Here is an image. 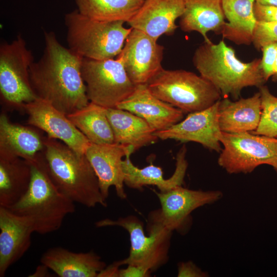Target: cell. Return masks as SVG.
Returning a JSON list of instances; mask_svg holds the SVG:
<instances>
[{
    "instance_id": "6da1fadb",
    "label": "cell",
    "mask_w": 277,
    "mask_h": 277,
    "mask_svg": "<svg viewBox=\"0 0 277 277\" xmlns=\"http://www.w3.org/2000/svg\"><path fill=\"white\" fill-rule=\"evenodd\" d=\"M44 41L42 56L30 67V84L37 98L67 115L89 103L81 73L84 57L63 46L52 31H44Z\"/></svg>"
},
{
    "instance_id": "7a4b0ae2",
    "label": "cell",
    "mask_w": 277,
    "mask_h": 277,
    "mask_svg": "<svg viewBox=\"0 0 277 277\" xmlns=\"http://www.w3.org/2000/svg\"><path fill=\"white\" fill-rule=\"evenodd\" d=\"M261 59L249 62L240 60L234 50L224 40L214 44L204 42L195 50L193 63L201 76L219 91L221 96L237 99L248 87H260L266 81Z\"/></svg>"
},
{
    "instance_id": "3957f363",
    "label": "cell",
    "mask_w": 277,
    "mask_h": 277,
    "mask_svg": "<svg viewBox=\"0 0 277 277\" xmlns=\"http://www.w3.org/2000/svg\"><path fill=\"white\" fill-rule=\"evenodd\" d=\"M43 154L52 181L64 195L87 207L107 206L97 177L85 154L47 136Z\"/></svg>"
},
{
    "instance_id": "277c9868",
    "label": "cell",
    "mask_w": 277,
    "mask_h": 277,
    "mask_svg": "<svg viewBox=\"0 0 277 277\" xmlns=\"http://www.w3.org/2000/svg\"><path fill=\"white\" fill-rule=\"evenodd\" d=\"M31 178L25 194L8 208L28 217L34 232L46 234L58 230L65 217L74 212L75 203L55 186L47 169L43 151L30 162Z\"/></svg>"
},
{
    "instance_id": "5b68a950",
    "label": "cell",
    "mask_w": 277,
    "mask_h": 277,
    "mask_svg": "<svg viewBox=\"0 0 277 277\" xmlns=\"http://www.w3.org/2000/svg\"><path fill=\"white\" fill-rule=\"evenodd\" d=\"M68 48L84 58L96 60L118 56L132 29L125 22H102L82 15L78 10L65 14Z\"/></svg>"
},
{
    "instance_id": "8992f818",
    "label": "cell",
    "mask_w": 277,
    "mask_h": 277,
    "mask_svg": "<svg viewBox=\"0 0 277 277\" xmlns=\"http://www.w3.org/2000/svg\"><path fill=\"white\" fill-rule=\"evenodd\" d=\"M146 84L157 98L184 112L204 110L221 97L211 83L200 75L184 70L163 68Z\"/></svg>"
},
{
    "instance_id": "52a82bcc",
    "label": "cell",
    "mask_w": 277,
    "mask_h": 277,
    "mask_svg": "<svg viewBox=\"0 0 277 277\" xmlns=\"http://www.w3.org/2000/svg\"><path fill=\"white\" fill-rule=\"evenodd\" d=\"M148 219V235L144 232L143 222L132 215L116 220L105 219L95 223L97 227L118 226L128 232L129 254L126 259L116 262L120 266L136 265L152 272L167 262L172 231L160 223Z\"/></svg>"
},
{
    "instance_id": "ba28073f",
    "label": "cell",
    "mask_w": 277,
    "mask_h": 277,
    "mask_svg": "<svg viewBox=\"0 0 277 277\" xmlns=\"http://www.w3.org/2000/svg\"><path fill=\"white\" fill-rule=\"evenodd\" d=\"M34 62L31 50L21 34L11 43L0 45V95L9 109L23 110L36 98L30 82L29 69Z\"/></svg>"
},
{
    "instance_id": "9c48e42d",
    "label": "cell",
    "mask_w": 277,
    "mask_h": 277,
    "mask_svg": "<svg viewBox=\"0 0 277 277\" xmlns=\"http://www.w3.org/2000/svg\"><path fill=\"white\" fill-rule=\"evenodd\" d=\"M219 165L228 173H250L257 167L277 165V140L245 132H222Z\"/></svg>"
},
{
    "instance_id": "30bf717a",
    "label": "cell",
    "mask_w": 277,
    "mask_h": 277,
    "mask_svg": "<svg viewBox=\"0 0 277 277\" xmlns=\"http://www.w3.org/2000/svg\"><path fill=\"white\" fill-rule=\"evenodd\" d=\"M81 73L89 102L106 108H116L135 87L118 57L103 60L84 58Z\"/></svg>"
},
{
    "instance_id": "8fae6325",
    "label": "cell",
    "mask_w": 277,
    "mask_h": 277,
    "mask_svg": "<svg viewBox=\"0 0 277 277\" xmlns=\"http://www.w3.org/2000/svg\"><path fill=\"white\" fill-rule=\"evenodd\" d=\"M161 208L151 212L148 218L162 224L168 230L182 232L188 228L190 214L196 208L220 200L219 191L190 190L176 187L167 192L154 191Z\"/></svg>"
},
{
    "instance_id": "7c38bea8",
    "label": "cell",
    "mask_w": 277,
    "mask_h": 277,
    "mask_svg": "<svg viewBox=\"0 0 277 277\" xmlns=\"http://www.w3.org/2000/svg\"><path fill=\"white\" fill-rule=\"evenodd\" d=\"M164 49L157 41L132 28L117 57L132 82L135 85L144 84L163 68Z\"/></svg>"
},
{
    "instance_id": "4fadbf2b",
    "label": "cell",
    "mask_w": 277,
    "mask_h": 277,
    "mask_svg": "<svg viewBox=\"0 0 277 277\" xmlns=\"http://www.w3.org/2000/svg\"><path fill=\"white\" fill-rule=\"evenodd\" d=\"M24 111L28 115V125L43 130L49 138L60 140L77 153L85 154L90 142L66 114L51 104L37 98L25 104Z\"/></svg>"
},
{
    "instance_id": "5bb4252c",
    "label": "cell",
    "mask_w": 277,
    "mask_h": 277,
    "mask_svg": "<svg viewBox=\"0 0 277 277\" xmlns=\"http://www.w3.org/2000/svg\"><path fill=\"white\" fill-rule=\"evenodd\" d=\"M220 101L206 109L190 113L183 121L166 129L156 131L154 134L163 140L198 143L211 150L220 152L222 132L219 123Z\"/></svg>"
},
{
    "instance_id": "9a60e30c",
    "label": "cell",
    "mask_w": 277,
    "mask_h": 277,
    "mask_svg": "<svg viewBox=\"0 0 277 277\" xmlns=\"http://www.w3.org/2000/svg\"><path fill=\"white\" fill-rule=\"evenodd\" d=\"M134 151L131 146L116 143L102 145L90 143L86 149L85 155L97 177L101 193L106 200L112 186L120 198H126L122 158Z\"/></svg>"
},
{
    "instance_id": "2e32d148",
    "label": "cell",
    "mask_w": 277,
    "mask_h": 277,
    "mask_svg": "<svg viewBox=\"0 0 277 277\" xmlns=\"http://www.w3.org/2000/svg\"><path fill=\"white\" fill-rule=\"evenodd\" d=\"M32 221L0 206V276L22 258L31 245Z\"/></svg>"
},
{
    "instance_id": "e0dca14e",
    "label": "cell",
    "mask_w": 277,
    "mask_h": 277,
    "mask_svg": "<svg viewBox=\"0 0 277 277\" xmlns=\"http://www.w3.org/2000/svg\"><path fill=\"white\" fill-rule=\"evenodd\" d=\"M116 108L143 118L154 132L169 128L184 117L183 111L157 98L146 84L135 85L132 93Z\"/></svg>"
},
{
    "instance_id": "ac0fdd59",
    "label": "cell",
    "mask_w": 277,
    "mask_h": 277,
    "mask_svg": "<svg viewBox=\"0 0 277 277\" xmlns=\"http://www.w3.org/2000/svg\"><path fill=\"white\" fill-rule=\"evenodd\" d=\"M184 10V0H145L128 24L157 41L164 34L174 33L178 27L176 20Z\"/></svg>"
},
{
    "instance_id": "d6986e66",
    "label": "cell",
    "mask_w": 277,
    "mask_h": 277,
    "mask_svg": "<svg viewBox=\"0 0 277 277\" xmlns=\"http://www.w3.org/2000/svg\"><path fill=\"white\" fill-rule=\"evenodd\" d=\"M45 136L30 127L12 123L0 115V158H22L31 162L45 149Z\"/></svg>"
},
{
    "instance_id": "ffe728a7",
    "label": "cell",
    "mask_w": 277,
    "mask_h": 277,
    "mask_svg": "<svg viewBox=\"0 0 277 277\" xmlns=\"http://www.w3.org/2000/svg\"><path fill=\"white\" fill-rule=\"evenodd\" d=\"M186 148L184 145L177 154L175 171L168 179L164 178L162 168L152 163L143 168L135 166L130 160L132 153H127L122 162L124 184L128 187L135 189H141L146 185L156 186L160 192H162L182 186L188 167L186 159Z\"/></svg>"
},
{
    "instance_id": "44dd1931",
    "label": "cell",
    "mask_w": 277,
    "mask_h": 277,
    "mask_svg": "<svg viewBox=\"0 0 277 277\" xmlns=\"http://www.w3.org/2000/svg\"><path fill=\"white\" fill-rule=\"evenodd\" d=\"M41 263L60 277H97L106 267L101 257L92 251L74 252L62 247L46 251Z\"/></svg>"
},
{
    "instance_id": "7402d4cb",
    "label": "cell",
    "mask_w": 277,
    "mask_h": 277,
    "mask_svg": "<svg viewBox=\"0 0 277 277\" xmlns=\"http://www.w3.org/2000/svg\"><path fill=\"white\" fill-rule=\"evenodd\" d=\"M260 92L251 97L231 101H220L219 123L222 132L230 133L253 131L257 128L261 115Z\"/></svg>"
},
{
    "instance_id": "603a6c76",
    "label": "cell",
    "mask_w": 277,
    "mask_h": 277,
    "mask_svg": "<svg viewBox=\"0 0 277 277\" xmlns=\"http://www.w3.org/2000/svg\"><path fill=\"white\" fill-rule=\"evenodd\" d=\"M185 10L180 25L184 32L196 31L204 42L211 41L207 33L220 34L226 23L222 0H184Z\"/></svg>"
},
{
    "instance_id": "cb8c5ba5",
    "label": "cell",
    "mask_w": 277,
    "mask_h": 277,
    "mask_svg": "<svg viewBox=\"0 0 277 277\" xmlns=\"http://www.w3.org/2000/svg\"><path fill=\"white\" fill-rule=\"evenodd\" d=\"M115 143L132 146L135 151L159 138L147 122L127 110L106 108Z\"/></svg>"
},
{
    "instance_id": "d4e9b609",
    "label": "cell",
    "mask_w": 277,
    "mask_h": 277,
    "mask_svg": "<svg viewBox=\"0 0 277 277\" xmlns=\"http://www.w3.org/2000/svg\"><path fill=\"white\" fill-rule=\"evenodd\" d=\"M256 0H222L225 23L221 33L223 38L237 45L252 43L256 23L254 13Z\"/></svg>"
},
{
    "instance_id": "484cf974",
    "label": "cell",
    "mask_w": 277,
    "mask_h": 277,
    "mask_svg": "<svg viewBox=\"0 0 277 277\" xmlns=\"http://www.w3.org/2000/svg\"><path fill=\"white\" fill-rule=\"evenodd\" d=\"M31 178L29 162L22 158H0V206L9 208L27 191Z\"/></svg>"
},
{
    "instance_id": "4316f807",
    "label": "cell",
    "mask_w": 277,
    "mask_h": 277,
    "mask_svg": "<svg viewBox=\"0 0 277 277\" xmlns=\"http://www.w3.org/2000/svg\"><path fill=\"white\" fill-rule=\"evenodd\" d=\"M67 116L90 143L99 145L115 143L106 108L89 102L86 106Z\"/></svg>"
},
{
    "instance_id": "83f0119b",
    "label": "cell",
    "mask_w": 277,
    "mask_h": 277,
    "mask_svg": "<svg viewBox=\"0 0 277 277\" xmlns=\"http://www.w3.org/2000/svg\"><path fill=\"white\" fill-rule=\"evenodd\" d=\"M145 0H74L83 15L102 22L128 23Z\"/></svg>"
},
{
    "instance_id": "f1b7e54d",
    "label": "cell",
    "mask_w": 277,
    "mask_h": 277,
    "mask_svg": "<svg viewBox=\"0 0 277 277\" xmlns=\"http://www.w3.org/2000/svg\"><path fill=\"white\" fill-rule=\"evenodd\" d=\"M260 88L261 115L259 125L251 133L270 137H277V97L273 95L267 87Z\"/></svg>"
},
{
    "instance_id": "f546056e",
    "label": "cell",
    "mask_w": 277,
    "mask_h": 277,
    "mask_svg": "<svg viewBox=\"0 0 277 277\" xmlns=\"http://www.w3.org/2000/svg\"><path fill=\"white\" fill-rule=\"evenodd\" d=\"M277 43V22L256 21L253 33L252 44L258 50Z\"/></svg>"
},
{
    "instance_id": "4dcf8cb0",
    "label": "cell",
    "mask_w": 277,
    "mask_h": 277,
    "mask_svg": "<svg viewBox=\"0 0 277 277\" xmlns=\"http://www.w3.org/2000/svg\"><path fill=\"white\" fill-rule=\"evenodd\" d=\"M261 66L266 81L273 75V66L277 56V43L264 47Z\"/></svg>"
},
{
    "instance_id": "1f68e13d",
    "label": "cell",
    "mask_w": 277,
    "mask_h": 277,
    "mask_svg": "<svg viewBox=\"0 0 277 277\" xmlns=\"http://www.w3.org/2000/svg\"><path fill=\"white\" fill-rule=\"evenodd\" d=\"M254 13L257 21L277 22V6L263 5L255 2Z\"/></svg>"
},
{
    "instance_id": "d6a6232c",
    "label": "cell",
    "mask_w": 277,
    "mask_h": 277,
    "mask_svg": "<svg viewBox=\"0 0 277 277\" xmlns=\"http://www.w3.org/2000/svg\"><path fill=\"white\" fill-rule=\"evenodd\" d=\"M207 274L191 261L180 263L178 265V277H205Z\"/></svg>"
},
{
    "instance_id": "836d02e7",
    "label": "cell",
    "mask_w": 277,
    "mask_h": 277,
    "mask_svg": "<svg viewBox=\"0 0 277 277\" xmlns=\"http://www.w3.org/2000/svg\"><path fill=\"white\" fill-rule=\"evenodd\" d=\"M151 271L142 267L127 265L126 268L119 269L118 277H148Z\"/></svg>"
},
{
    "instance_id": "e575fe53",
    "label": "cell",
    "mask_w": 277,
    "mask_h": 277,
    "mask_svg": "<svg viewBox=\"0 0 277 277\" xmlns=\"http://www.w3.org/2000/svg\"><path fill=\"white\" fill-rule=\"evenodd\" d=\"M119 267L116 262H114L101 271L97 277H118Z\"/></svg>"
},
{
    "instance_id": "d590c367",
    "label": "cell",
    "mask_w": 277,
    "mask_h": 277,
    "mask_svg": "<svg viewBox=\"0 0 277 277\" xmlns=\"http://www.w3.org/2000/svg\"><path fill=\"white\" fill-rule=\"evenodd\" d=\"M48 270L50 269L47 267L41 264V265L38 266L35 272L30 276H47L49 274Z\"/></svg>"
},
{
    "instance_id": "8d00e7d4",
    "label": "cell",
    "mask_w": 277,
    "mask_h": 277,
    "mask_svg": "<svg viewBox=\"0 0 277 277\" xmlns=\"http://www.w3.org/2000/svg\"><path fill=\"white\" fill-rule=\"evenodd\" d=\"M255 2L263 5L277 6V0H256Z\"/></svg>"
},
{
    "instance_id": "74e56055",
    "label": "cell",
    "mask_w": 277,
    "mask_h": 277,
    "mask_svg": "<svg viewBox=\"0 0 277 277\" xmlns=\"http://www.w3.org/2000/svg\"><path fill=\"white\" fill-rule=\"evenodd\" d=\"M273 75H276L277 76V56L273 66Z\"/></svg>"
},
{
    "instance_id": "f35d334b",
    "label": "cell",
    "mask_w": 277,
    "mask_h": 277,
    "mask_svg": "<svg viewBox=\"0 0 277 277\" xmlns=\"http://www.w3.org/2000/svg\"><path fill=\"white\" fill-rule=\"evenodd\" d=\"M274 169L277 171V165H275L274 167Z\"/></svg>"
},
{
    "instance_id": "ab89813d",
    "label": "cell",
    "mask_w": 277,
    "mask_h": 277,
    "mask_svg": "<svg viewBox=\"0 0 277 277\" xmlns=\"http://www.w3.org/2000/svg\"><path fill=\"white\" fill-rule=\"evenodd\" d=\"M276 138V140H277V137Z\"/></svg>"
},
{
    "instance_id": "60d3db41",
    "label": "cell",
    "mask_w": 277,
    "mask_h": 277,
    "mask_svg": "<svg viewBox=\"0 0 277 277\" xmlns=\"http://www.w3.org/2000/svg\"><path fill=\"white\" fill-rule=\"evenodd\" d=\"M276 77H277V76H276Z\"/></svg>"
}]
</instances>
